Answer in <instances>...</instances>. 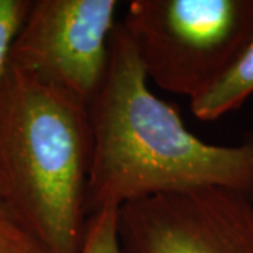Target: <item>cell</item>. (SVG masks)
<instances>
[{
  "mask_svg": "<svg viewBox=\"0 0 253 253\" xmlns=\"http://www.w3.org/2000/svg\"><path fill=\"white\" fill-rule=\"evenodd\" d=\"M93 156L89 217L107 206L154 194L217 187L253 203V134L238 145H214L184 126L159 99L117 23L104 78L89 106Z\"/></svg>",
  "mask_w": 253,
  "mask_h": 253,
  "instance_id": "1",
  "label": "cell"
},
{
  "mask_svg": "<svg viewBox=\"0 0 253 253\" xmlns=\"http://www.w3.org/2000/svg\"><path fill=\"white\" fill-rule=\"evenodd\" d=\"M87 106L9 66L0 83V201L46 253H79L89 222Z\"/></svg>",
  "mask_w": 253,
  "mask_h": 253,
  "instance_id": "2",
  "label": "cell"
},
{
  "mask_svg": "<svg viewBox=\"0 0 253 253\" xmlns=\"http://www.w3.org/2000/svg\"><path fill=\"white\" fill-rule=\"evenodd\" d=\"M121 26L148 81L191 101L253 40V0H132Z\"/></svg>",
  "mask_w": 253,
  "mask_h": 253,
  "instance_id": "3",
  "label": "cell"
},
{
  "mask_svg": "<svg viewBox=\"0 0 253 253\" xmlns=\"http://www.w3.org/2000/svg\"><path fill=\"white\" fill-rule=\"evenodd\" d=\"M117 0H33L9 66L89 106L101 84Z\"/></svg>",
  "mask_w": 253,
  "mask_h": 253,
  "instance_id": "4",
  "label": "cell"
},
{
  "mask_svg": "<svg viewBox=\"0 0 253 253\" xmlns=\"http://www.w3.org/2000/svg\"><path fill=\"white\" fill-rule=\"evenodd\" d=\"M121 253H253V203L217 187L154 194L118 210Z\"/></svg>",
  "mask_w": 253,
  "mask_h": 253,
  "instance_id": "5",
  "label": "cell"
},
{
  "mask_svg": "<svg viewBox=\"0 0 253 253\" xmlns=\"http://www.w3.org/2000/svg\"><path fill=\"white\" fill-rule=\"evenodd\" d=\"M253 94V40L231 68L207 91L190 101V110L201 121H215L241 109Z\"/></svg>",
  "mask_w": 253,
  "mask_h": 253,
  "instance_id": "6",
  "label": "cell"
},
{
  "mask_svg": "<svg viewBox=\"0 0 253 253\" xmlns=\"http://www.w3.org/2000/svg\"><path fill=\"white\" fill-rule=\"evenodd\" d=\"M118 210L120 207L107 206L90 215L79 253H121Z\"/></svg>",
  "mask_w": 253,
  "mask_h": 253,
  "instance_id": "7",
  "label": "cell"
},
{
  "mask_svg": "<svg viewBox=\"0 0 253 253\" xmlns=\"http://www.w3.org/2000/svg\"><path fill=\"white\" fill-rule=\"evenodd\" d=\"M33 0H0V83L9 68L10 52Z\"/></svg>",
  "mask_w": 253,
  "mask_h": 253,
  "instance_id": "8",
  "label": "cell"
},
{
  "mask_svg": "<svg viewBox=\"0 0 253 253\" xmlns=\"http://www.w3.org/2000/svg\"><path fill=\"white\" fill-rule=\"evenodd\" d=\"M0 253H46L0 201Z\"/></svg>",
  "mask_w": 253,
  "mask_h": 253,
  "instance_id": "9",
  "label": "cell"
}]
</instances>
